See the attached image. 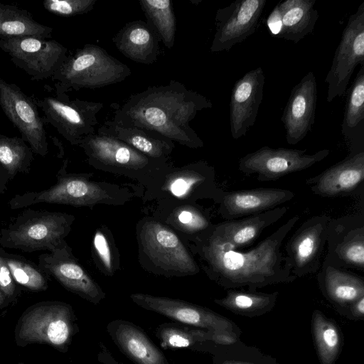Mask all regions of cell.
I'll use <instances>...</instances> for the list:
<instances>
[{
    "label": "cell",
    "instance_id": "1",
    "mask_svg": "<svg viewBox=\"0 0 364 364\" xmlns=\"http://www.w3.org/2000/svg\"><path fill=\"white\" fill-rule=\"evenodd\" d=\"M299 219L294 215L255 247L231 250L207 230L195 237L194 250L208 277L227 289L247 287L250 291L268 285L294 282L284 267L282 246Z\"/></svg>",
    "mask_w": 364,
    "mask_h": 364
},
{
    "label": "cell",
    "instance_id": "2",
    "mask_svg": "<svg viewBox=\"0 0 364 364\" xmlns=\"http://www.w3.org/2000/svg\"><path fill=\"white\" fill-rule=\"evenodd\" d=\"M212 107L206 97L171 80L164 85L150 86L117 105L113 121L124 127L154 131L173 143L200 149L204 143L190 122L199 112Z\"/></svg>",
    "mask_w": 364,
    "mask_h": 364
},
{
    "label": "cell",
    "instance_id": "3",
    "mask_svg": "<svg viewBox=\"0 0 364 364\" xmlns=\"http://www.w3.org/2000/svg\"><path fill=\"white\" fill-rule=\"evenodd\" d=\"M68 159L56 175L57 182L48 189L17 194L8 202L11 210L38 203L69 205L92 208L96 204H121L129 200L127 190L116 185L90 181L86 176L69 173Z\"/></svg>",
    "mask_w": 364,
    "mask_h": 364
},
{
    "label": "cell",
    "instance_id": "4",
    "mask_svg": "<svg viewBox=\"0 0 364 364\" xmlns=\"http://www.w3.org/2000/svg\"><path fill=\"white\" fill-rule=\"evenodd\" d=\"M130 68L102 47L91 43L68 55L50 78L57 97L82 88L96 89L121 82L131 75Z\"/></svg>",
    "mask_w": 364,
    "mask_h": 364
},
{
    "label": "cell",
    "instance_id": "5",
    "mask_svg": "<svg viewBox=\"0 0 364 364\" xmlns=\"http://www.w3.org/2000/svg\"><path fill=\"white\" fill-rule=\"evenodd\" d=\"M75 217L60 212L26 208L0 230V247L31 253L52 252L66 245Z\"/></svg>",
    "mask_w": 364,
    "mask_h": 364
},
{
    "label": "cell",
    "instance_id": "6",
    "mask_svg": "<svg viewBox=\"0 0 364 364\" xmlns=\"http://www.w3.org/2000/svg\"><path fill=\"white\" fill-rule=\"evenodd\" d=\"M78 331L70 304L47 301L35 304L23 313L16 327L15 339L19 346L47 344L65 353Z\"/></svg>",
    "mask_w": 364,
    "mask_h": 364
},
{
    "label": "cell",
    "instance_id": "7",
    "mask_svg": "<svg viewBox=\"0 0 364 364\" xmlns=\"http://www.w3.org/2000/svg\"><path fill=\"white\" fill-rule=\"evenodd\" d=\"M90 164L99 169L128 176H154L167 162L151 159L122 141L99 129L80 144Z\"/></svg>",
    "mask_w": 364,
    "mask_h": 364
},
{
    "label": "cell",
    "instance_id": "8",
    "mask_svg": "<svg viewBox=\"0 0 364 364\" xmlns=\"http://www.w3.org/2000/svg\"><path fill=\"white\" fill-rule=\"evenodd\" d=\"M138 240L140 252L161 274L181 277L199 272L198 265L177 235L161 223L145 220L138 230Z\"/></svg>",
    "mask_w": 364,
    "mask_h": 364
},
{
    "label": "cell",
    "instance_id": "9",
    "mask_svg": "<svg viewBox=\"0 0 364 364\" xmlns=\"http://www.w3.org/2000/svg\"><path fill=\"white\" fill-rule=\"evenodd\" d=\"M37 107L43 113L45 124H51L70 144L78 146L81 141L96 132L97 114L104 104L74 99L68 95L38 98L32 97Z\"/></svg>",
    "mask_w": 364,
    "mask_h": 364
},
{
    "label": "cell",
    "instance_id": "10",
    "mask_svg": "<svg viewBox=\"0 0 364 364\" xmlns=\"http://www.w3.org/2000/svg\"><path fill=\"white\" fill-rule=\"evenodd\" d=\"M306 149L262 146L239 159L238 170L245 176L257 175L259 181H276L295 172L309 168L330 154L321 149L306 154Z\"/></svg>",
    "mask_w": 364,
    "mask_h": 364
},
{
    "label": "cell",
    "instance_id": "11",
    "mask_svg": "<svg viewBox=\"0 0 364 364\" xmlns=\"http://www.w3.org/2000/svg\"><path fill=\"white\" fill-rule=\"evenodd\" d=\"M359 64L364 65V1L349 16L324 80L328 84V102L345 95L350 77Z\"/></svg>",
    "mask_w": 364,
    "mask_h": 364
},
{
    "label": "cell",
    "instance_id": "12",
    "mask_svg": "<svg viewBox=\"0 0 364 364\" xmlns=\"http://www.w3.org/2000/svg\"><path fill=\"white\" fill-rule=\"evenodd\" d=\"M0 48L31 80L51 78L68 58V49L55 40L33 36L0 39Z\"/></svg>",
    "mask_w": 364,
    "mask_h": 364
},
{
    "label": "cell",
    "instance_id": "13",
    "mask_svg": "<svg viewBox=\"0 0 364 364\" xmlns=\"http://www.w3.org/2000/svg\"><path fill=\"white\" fill-rule=\"evenodd\" d=\"M331 219L327 215H315L307 219L287 242L283 252L284 264L296 278L318 272Z\"/></svg>",
    "mask_w": 364,
    "mask_h": 364
},
{
    "label": "cell",
    "instance_id": "14",
    "mask_svg": "<svg viewBox=\"0 0 364 364\" xmlns=\"http://www.w3.org/2000/svg\"><path fill=\"white\" fill-rule=\"evenodd\" d=\"M0 107L33 153L45 157L48 153L46 124L33 97L0 77Z\"/></svg>",
    "mask_w": 364,
    "mask_h": 364
},
{
    "label": "cell",
    "instance_id": "15",
    "mask_svg": "<svg viewBox=\"0 0 364 364\" xmlns=\"http://www.w3.org/2000/svg\"><path fill=\"white\" fill-rule=\"evenodd\" d=\"M267 0H237L218 9L211 53L229 51L252 35L259 26Z\"/></svg>",
    "mask_w": 364,
    "mask_h": 364
},
{
    "label": "cell",
    "instance_id": "16",
    "mask_svg": "<svg viewBox=\"0 0 364 364\" xmlns=\"http://www.w3.org/2000/svg\"><path fill=\"white\" fill-rule=\"evenodd\" d=\"M323 262L337 268L364 271V218L353 215L331 219Z\"/></svg>",
    "mask_w": 364,
    "mask_h": 364
},
{
    "label": "cell",
    "instance_id": "17",
    "mask_svg": "<svg viewBox=\"0 0 364 364\" xmlns=\"http://www.w3.org/2000/svg\"><path fill=\"white\" fill-rule=\"evenodd\" d=\"M39 268L52 277L68 291L86 301L98 304L106 295L73 256L68 244L56 250L38 257Z\"/></svg>",
    "mask_w": 364,
    "mask_h": 364
},
{
    "label": "cell",
    "instance_id": "18",
    "mask_svg": "<svg viewBox=\"0 0 364 364\" xmlns=\"http://www.w3.org/2000/svg\"><path fill=\"white\" fill-rule=\"evenodd\" d=\"M130 298L142 309L176 322L209 331H234L235 325L230 320L201 306L180 299L142 293L132 294Z\"/></svg>",
    "mask_w": 364,
    "mask_h": 364
},
{
    "label": "cell",
    "instance_id": "19",
    "mask_svg": "<svg viewBox=\"0 0 364 364\" xmlns=\"http://www.w3.org/2000/svg\"><path fill=\"white\" fill-rule=\"evenodd\" d=\"M161 173L166 176L161 191L181 200L212 198L219 201L223 191L215 183V172L205 161H199L181 168L167 166Z\"/></svg>",
    "mask_w": 364,
    "mask_h": 364
},
{
    "label": "cell",
    "instance_id": "20",
    "mask_svg": "<svg viewBox=\"0 0 364 364\" xmlns=\"http://www.w3.org/2000/svg\"><path fill=\"white\" fill-rule=\"evenodd\" d=\"M317 92L316 77L311 71L291 89L281 117L289 144H298L311 131L315 122Z\"/></svg>",
    "mask_w": 364,
    "mask_h": 364
},
{
    "label": "cell",
    "instance_id": "21",
    "mask_svg": "<svg viewBox=\"0 0 364 364\" xmlns=\"http://www.w3.org/2000/svg\"><path fill=\"white\" fill-rule=\"evenodd\" d=\"M264 74L259 67L246 73L234 84L230 95V132L234 139L246 135L257 117L263 98Z\"/></svg>",
    "mask_w": 364,
    "mask_h": 364
},
{
    "label": "cell",
    "instance_id": "22",
    "mask_svg": "<svg viewBox=\"0 0 364 364\" xmlns=\"http://www.w3.org/2000/svg\"><path fill=\"white\" fill-rule=\"evenodd\" d=\"M364 182V151L348 154L343 160L306 183L311 192L321 197L338 198L355 194Z\"/></svg>",
    "mask_w": 364,
    "mask_h": 364
},
{
    "label": "cell",
    "instance_id": "23",
    "mask_svg": "<svg viewBox=\"0 0 364 364\" xmlns=\"http://www.w3.org/2000/svg\"><path fill=\"white\" fill-rule=\"evenodd\" d=\"M294 196L290 190L276 188L224 191L218 201L219 213L226 220L240 219L277 208Z\"/></svg>",
    "mask_w": 364,
    "mask_h": 364
},
{
    "label": "cell",
    "instance_id": "24",
    "mask_svg": "<svg viewBox=\"0 0 364 364\" xmlns=\"http://www.w3.org/2000/svg\"><path fill=\"white\" fill-rule=\"evenodd\" d=\"M287 210V207L279 206L241 219L225 220L213 224L207 232L227 247L242 250L252 245L262 232L279 220Z\"/></svg>",
    "mask_w": 364,
    "mask_h": 364
},
{
    "label": "cell",
    "instance_id": "25",
    "mask_svg": "<svg viewBox=\"0 0 364 364\" xmlns=\"http://www.w3.org/2000/svg\"><path fill=\"white\" fill-rule=\"evenodd\" d=\"M106 329L117 348L135 364H169L162 351L135 323L118 318L110 321Z\"/></svg>",
    "mask_w": 364,
    "mask_h": 364
},
{
    "label": "cell",
    "instance_id": "26",
    "mask_svg": "<svg viewBox=\"0 0 364 364\" xmlns=\"http://www.w3.org/2000/svg\"><path fill=\"white\" fill-rule=\"evenodd\" d=\"M112 41L126 58L137 63H154L159 55V38L147 22L136 20L127 22L115 34Z\"/></svg>",
    "mask_w": 364,
    "mask_h": 364
},
{
    "label": "cell",
    "instance_id": "27",
    "mask_svg": "<svg viewBox=\"0 0 364 364\" xmlns=\"http://www.w3.org/2000/svg\"><path fill=\"white\" fill-rule=\"evenodd\" d=\"M317 279L323 294L335 304L350 306L364 296V278L351 271L323 261Z\"/></svg>",
    "mask_w": 364,
    "mask_h": 364
},
{
    "label": "cell",
    "instance_id": "28",
    "mask_svg": "<svg viewBox=\"0 0 364 364\" xmlns=\"http://www.w3.org/2000/svg\"><path fill=\"white\" fill-rule=\"evenodd\" d=\"M97 129L158 161L167 162L175 146L172 141L154 131L136 127L121 126L113 120L105 122Z\"/></svg>",
    "mask_w": 364,
    "mask_h": 364
},
{
    "label": "cell",
    "instance_id": "29",
    "mask_svg": "<svg viewBox=\"0 0 364 364\" xmlns=\"http://www.w3.org/2000/svg\"><path fill=\"white\" fill-rule=\"evenodd\" d=\"M341 134L348 154L364 151V65L348 90Z\"/></svg>",
    "mask_w": 364,
    "mask_h": 364
},
{
    "label": "cell",
    "instance_id": "30",
    "mask_svg": "<svg viewBox=\"0 0 364 364\" xmlns=\"http://www.w3.org/2000/svg\"><path fill=\"white\" fill-rule=\"evenodd\" d=\"M315 3L316 0H286L277 4L282 26L275 38L297 43L312 33L318 18Z\"/></svg>",
    "mask_w": 364,
    "mask_h": 364
},
{
    "label": "cell",
    "instance_id": "31",
    "mask_svg": "<svg viewBox=\"0 0 364 364\" xmlns=\"http://www.w3.org/2000/svg\"><path fill=\"white\" fill-rule=\"evenodd\" d=\"M52 33L51 27L36 21L27 10L0 3V39L26 36L48 39Z\"/></svg>",
    "mask_w": 364,
    "mask_h": 364
},
{
    "label": "cell",
    "instance_id": "32",
    "mask_svg": "<svg viewBox=\"0 0 364 364\" xmlns=\"http://www.w3.org/2000/svg\"><path fill=\"white\" fill-rule=\"evenodd\" d=\"M207 332L205 329L174 321L161 323L154 333L163 349L205 351Z\"/></svg>",
    "mask_w": 364,
    "mask_h": 364
},
{
    "label": "cell",
    "instance_id": "33",
    "mask_svg": "<svg viewBox=\"0 0 364 364\" xmlns=\"http://www.w3.org/2000/svg\"><path fill=\"white\" fill-rule=\"evenodd\" d=\"M139 4L146 21L156 31L159 41L168 49L173 48L176 35V18L171 0H140Z\"/></svg>",
    "mask_w": 364,
    "mask_h": 364
},
{
    "label": "cell",
    "instance_id": "34",
    "mask_svg": "<svg viewBox=\"0 0 364 364\" xmlns=\"http://www.w3.org/2000/svg\"><path fill=\"white\" fill-rule=\"evenodd\" d=\"M278 292L271 294L229 290L227 295L214 301L233 313L255 316L269 311L274 305Z\"/></svg>",
    "mask_w": 364,
    "mask_h": 364
},
{
    "label": "cell",
    "instance_id": "35",
    "mask_svg": "<svg viewBox=\"0 0 364 364\" xmlns=\"http://www.w3.org/2000/svg\"><path fill=\"white\" fill-rule=\"evenodd\" d=\"M33 154L31 148L21 137L0 134V165L6 171L9 181L18 173L30 172Z\"/></svg>",
    "mask_w": 364,
    "mask_h": 364
},
{
    "label": "cell",
    "instance_id": "36",
    "mask_svg": "<svg viewBox=\"0 0 364 364\" xmlns=\"http://www.w3.org/2000/svg\"><path fill=\"white\" fill-rule=\"evenodd\" d=\"M315 344L322 364H334L341 348V335L336 325L320 311L313 314Z\"/></svg>",
    "mask_w": 364,
    "mask_h": 364
},
{
    "label": "cell",
    "instance_id": "37",
    "mask_svg": "<svg viewBox=\"0 0 364 364\" xmlns=\"http://www.w3.org/2000/svg\"><path fill=\"white\" fill-rule=\"evenodd\" d=\"M0 255L5 260L16 284L34 292L48 289V277L38 264L21 255L7 252L1 247Z\"/></svg>",
    "mask_w": 364,
    "mask_h": 364
},
{
    "label": "cell",
    "instance_id": "38",
    "mask_svg": "<svg viewBox=\"0 0 364 364\" xmlns=\"http://www.w3.org/2000/svg\"><path fill=\"white\" fill-rule=\"evenodd\" d=\"M166 221L175 228L195 237L209 229L213 225L208 213L191 205L176 207L168 216Z\"/></svg>",
    "mask_w": 364,
    "mask_h": 364
},
{
    "label": "cell",
    "instance_id": "39",
    "mask_svg": "<svg viewBox=\"0 0 364 364\" xmlns=\"http://www.w3.org/2000/svg\"><path fill=\"white\" fill-rule=\"evenodd\" d=\"M97 0H46L44 9L59 16L70 17L90 12Z\"/></svg>",
    "mask_w": 364,
    "mask_h": 364
},
{
    "label": "cell",
    "instance_id": "40",
    "mask_svg": "<svg viewBox=\"0 0 364 364\" xmlns=\"http://www.w3.org/2000/svg\"><path fill=\"white\" fill-rule=\"evenodd\" d=\"M94 252L100 261L105 274L112 275L114 272V258L110 244L101 230H97L93 237Z\"/></svg>",
    "mask_w": 364,
    "mask_h": 364
},
{
    "label": "cell",
    "instance_id": "41",
    "mask_svg": "<svg viewBox=\"0 0 364 364\" xmlns=\"http://www.w3.org/2000/svg\"><path fill=\"white\" fill-rule=\"evenodd\" d=\"M0 292L4 295L7 301L14 299L18 293L16 283L14 280L5 260L1 255Z\"/></svg>",
    "mask_w": 364,
    "mask_h": 364
},
{
    "label": "cell",
    "instance_id": "42",
    "mask_svg": "<svg viewBox=\"0 0 364 364\" xmlns=\"http://www.w3.org/2000/svg\"><path fill=\"white\" fill-rule=\"evenodd\" d=\"M205 341L218 346H230L237 341V334L230 331L208 330Z\"/></svg>",
    "mask_w": 364,
    "mask_h": 364
},
{
    "label": "cell",
    "instance_id": "43",
    "mask_svg": "<svg viewBox=\"0 0 364 364\" xmlns=\"http://www.w3.org/2000/svg\"><path fill=\"white\" fill-rule=\"evenodd\" d=\"M267 26L272 36L276 37L281 31L282 26V16L277 4L269 14L267 20Z\"/></svg>",
    "mask_w": 364,
    "mask_h": 364
},
{
    "label": "cell",
    "instance_id": "44",
    "mask_svg": "<svg viewBox=\"0 0 364 364\" xmlns=\"http://www.w3.org/2000/svg\"><path fill=\"white\" fill-rule=\"evenodd\" d=\"M100 350L97 358V360L102 364H124L117 360L108 350V348L102 343H100Z\"/></svg>",
    "mask_w": 364,
    "mask_h": 364
},
{
    "label": "cell",
    "instance_id": "45",
    "mask_svg": "<svg viewBox=\"0 0 364 364\" xmlns=\"http://www.w3.org/2000/svg\"><path fill=\"white\" fill-rule=\"evenodd\" d=\"M216 353L213 358L214 364H257L253 361L228 358L220 352Z\"/></svg>",
    "mask_w": 364,
    "mask_h": 364
},
{
    "label": "cell",
    "instance_id": "46",
    "mask_svg": "<svg viewBox=\"0 0 364 364\" xmlns=\"http://www.w3.org/2000/svg\"><path fill=\"white\" fill-rule=\"evenodd\" d=\"M352 314L357 317H363L364 315V296L360 298L350 306Z\"/></svg>",
    "mask_w": 364,
    "mask_h": 364
},
{
    "label": "cell",
    "instance_id": "47",
    "mask_svg": "<svg viewBox=\"0 0 364 364\" xmlns=\"http://www.w3.org/2000/svg\"><path fill=\"white\" fill-rule=\"evenodd\" d=\"M9 181V178L6 171L0 165V194L4 193L7 190L6 185Z\"/></svg>",
    "mask_w": 364,
    "mask_h": 364
},
{
    "label": "cell",
    "instance_id": "48",
    "mask_svg": "<svg viewBox=\"0 0 364 364\" xmlns=\"http://www.w3.org/2000/svg\"><path fill=\"white\" fill-rule=\"evenodd\" d=\"M6 301H7L6 299L0 292V308L2 307L4 304H6Z\"/></svg>",
    "mask_w": 364,
    "mask_h": 364
},
{
    "label": "cell",
    "instance_id": "49",
    "mask_svg": "<svg viewBox=\"0 0 364 364\" xmlns=\"http://www.w3.org/2000/svg\"><path fill=\"white\" fill-rule=\"evenodd\" d=\"M19 364H25V363H19Z\"/></svg>",
    "mask_w": 364,
    "mask_h": 364
}]
</instances>
